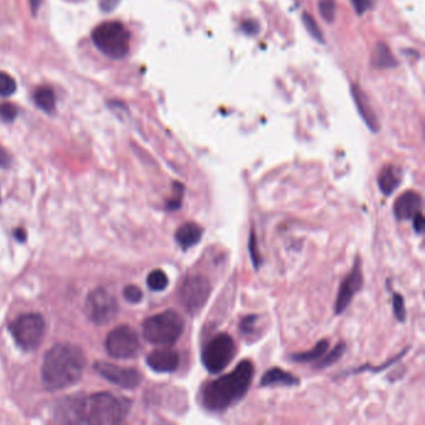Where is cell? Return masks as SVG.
Returning <instances> with one entry per match:
<instances>
[{
	"mask_svg": "<svg viewBox=\"0 0 425 425\" xmlns=\"http://www.w3.org/2000/svg\"><path fill=\"white\" fill-rule=\"evenodd\" d=\"M14 234H15V237H17V240L19 242H24L26 240V232H25L23 228H18Z\"/></svg>",
	"mask_w": 425,
	"mask_h": 425,
	"instance_id": "obj_38",
	"label": "cell"
},
{
	"mask_svg": "<svg viewBox=\"0 0 425 425\" xmlns=\"http://www.w3.org/2000/svg\"><path fill=\"white\" fill-rule=\"evenodd\" d=\"M185 329V320L173 309L151 315L142 324V336L155 345H173Z\"/></svg>",
	"mask_w": 425,
	"mask_h": 425,
	"instance_id": "obj_4",
	"label": "cell"
},
{
	"mask_svg": "<svg viewBox=\"0 0 425 425\" xmlns=\"http://www.w3.org/2000/svg\"><path fill=\"white\" fill-rule=\"evenodd\" d=\"M303 24L306 26V29L309 31L311 37H315L317 42L323 43L324 37L323 33L320 31V25L315 23V19L312 18V15H309V12H304L302 15Z\"/></svg>",
	"mask_w": 425,
	"mask_h": 425,
	"instance_id": "obj_23",
	"label": "cell"
},
{
	"mask_svg": "<svg viewBox=\"0 0 425 425\" xmlns=\"http://www.w3.org/2000/svg\"><path fill=\"white\" fill-rule=\"evenodd\" d=\"M392 302H393V313H394L395 318L399 322H404L407 318V311L404 307V298L399 293H394Z\"/></svg>",
	"mask_w": 425,
	"mask_h": 425,
	"instance_id": "obj_29",
	"label": "cell"
},
{
	"mask_svg": "<svg viewBox=\"0 0 425 425\" xmlns=\"http://www.w3.org/2000/svg\"><path fill=\"white\" fill-rule=\"evenodd\" d=\"M131 401L111 393L71 397L59 403L56 418L68 424L115 425L128 417Z\"/></svg>",
	"mask_w": 425,
	"mask_h": 425,
	"instance_id": "obj_1",
	"label": "cell"
},
{
	"mask_svg": "<svg viewBox=\"0 0 425 425\" xmlns=\"http://www.w3.org/2000/svg\"><path fill=\"white\" fill-rule=\"evenodd\" d=\"M257 320L259 317L256 315H250L245 317L241 322L240 329L241 333L243 334V337H250L251 334L256 333L257 329Z\"/></svg>",
	"mask_w": 425,
	"mask_h": 425,
	"instance_id": "obj_28",
	"label": "cell"
},
{
	"mask_svg": "<svg viewBox=\"0 0 425 425\" xmlns=\"http://www.w3.org/2000/svg\"><path fill=\"white\" fill-rule=\"evenodd\" d=\"M328 347H329V342L327 339H322L317 345L309 349L307 352H302V353H296V354H292L290 359L293 362H298V363H304V362H313L315 359H320V357H323L326 354V352L328 351Z\"/></svg>",
	"mask_w": 425,
	"mask_h": 425,
	"instance_id": "obj_20",
	"label": "cell"
},
{
	"mask_svg": "<svg viewBox=\"0 0 425 425\" xmlns=\"http://www.w3.org/2000/svg\"><path fill=\"white\" fill-rule=\"evenodd\" d=\"M248 248H250V254H251V259H252L253 266L254 268L259 270V266L262 263V257H261V253H259V243H257V237L254 232H251L250 236V242H248Z\"/></svg>",
	"mask_w": 425,
	"mask_h": 425,
	"instance_id": "obj_30",
	"label": "cell"
},
{
	"mask_svg": "<svg viewBox=\"0 0 425 425\" xmlns=\"http://www.w3.org/2000/svg\"><path fill=\"white\" fill-rule=\"evenodd\" d=\"M236 343L227 333H221L211 339L202 351V363L211 374L226 370L236 356Z\"/></svg>",
	"mask_w": 425,
	"mask_h": 425,
	"instance_id": "obj_6",
	"label": "cell"
},
{
	"mask_svg": "<svg viewBox=\"0 0 425 425\" xmlns=\"http://www.w3.org/2000/svg\"><path fill=\"white\" fill-rule=\"evenodd\" d=\"M403 180V171L394 165L383 167L378 175V186L384 196H390L401 185Z\"/></svg>",
	"mask_w": 425,
	"mask_h": 425,
	"instance_id": "obj_17",
	"label": "cell"
},
{
	"mask_svg": "<svg viewBox=\"0 0 425 425\" xmlns=\"http://www.w3.org/2000/svg\"><path fill=\"white\" fill-rule=\"evenodd\" d=\"M423 200L420 193L415 191H407L401 193L394 202V216L397 220H412L413 217L422 214Z\"/></svg>",
	"mask_w": 425,
	"mask_h": 425,
	"instance_id": "obj_14",
	"label": "cell"
},
{
	"mask_svg": "<svg viewBox=\"0 0 425 425\" xmlns=\"http://www.w3.org/2000/svg\"><path fill=\"white\" fill-rule=\"evenodd\" d=\"M87 359L84 352L73 345H56L44 356L42 379L45 388L60 390L80 381Z\"/></svg>",
	"mask_w": 425,
	"mask_h": 425,
	"instance_id": "obj_3",
	"label": "cell"
},
{
	"mask_svg": "<svg viewBox=\"0 0 425 425\" xmlns=\"http://www.w3.org/2000/svg\"><path fill=\"white\" fill-rule=\"evenodd\" d=\"M204 228L195 222H186L175 234V240L182 250H189L196 246L202 238Z\"/></svg>",
	"mask_w": 425,
	"mask_h": 425,
	"instance_id": "obj_15",
	"label": "cell"
},
{
	"mask_svg": "<svg viewBox=\"0 0 425 425\" xmlns=\"http://www.w3.org/2000/svg\"><path fill=\"white\" fill-rule=\"evenodd\" d=\"M184 192L185 187L179 184V182H173V198L167 200L166 209L170 211L179 210L182 205V198H184Z\"/></svg>",
	"mask_w": 425,
	"mask_h": 425,
	"instance_id": "obj_25",
	"label": "cell"
},
{
	"mask_svg": "<svg viewBox=\"0 0 425 425\" xmlns=\"http://www.w3.org/2000/svg\"><path fill=\"white\" fill-rule=\"evenodd\" d=\"M363 287V272L361 259H356L352 271L345 276L339 287L337 300L334 302V313L340 315L343 313L348 306L351 304L352 300Z\"/></svg>",
	"mask_w": 425,
	"mask_h": 425,
	"instance_id": "obj_11",
	"label": "cell"
},
{
	"mask_svg": "<svg viewBox=\"0 0 425 425\" xmlns=\"http://www.w3.org/2000/svg\"><path fill=\"white\" fill-rule=\"evenodd\" d=\"M10 155L6 153V148L0 146V167H8L10 165Z\"/></svg>",
	"mask_w": 425,
	"mask_h": 425,
	"instance_id": "obj_37",
	"label": "cell"
},
{
	"mask_svg": "<svg viewBox=\"0 0 425 425\" xmlns=\"http://www.w3.org/2000/svg\"><path fill=\"white\" fill-rule=\"evenodd\" d=\"M352 6L358 15H363L372 8V0H351Z\"/></svg>",
	"mask_w": 425,
	"mask_h": 425,
	"instance_id": "obj_33",
	"label": "cell"
},
{
	"mask_svg": "<svg viewBox=\"0 0 425 425\" xmlns=\"http://www.w3.org/2000/svg\"><path fill=\"white\" fill-rule=\"evenodd\" d=\"M146 363L157 373H173L179 368V352L164 345V348L155 349L146 358Z\"/></svg>",
	"mask_w": 425,
	"mask_h": 425,
	"instance_id": "obj_13",
	"label": "cell"
},
{
	"mask_svg": "<svg viewBox=\"0 0 425 425\" xmlns=\"http://www.w3.org/2000/svg\"><path fill=\"white\" fill-rule=\"evenodd\" d=\"M95 46L111 59H123L129 54L130 33L119 21H106L93 31Z\"/></svg>",
	"mask_w": 425,
	"mask_h": 425,
	"instance_id": "obj_5",
	"label": "cell"
},
{
	"mask_svg": "<svg viewBox=\"0 0 425 425\" xmlns=\"http://www.w3.org/2000/svg\"><path fill=\"white\" fill-rule=\"evenodd\" d=\"M29 3H31L33 14H37V9H39V6L42 4V0H29Z\"/></svg>",
	"mask_w": 425,
	"mask_h": 425,
	"instance_id": "obj_39",
	"label": "cell"
},
{
	"mask_svg": "<svg viewBox=\"0 0 425 425\" xmlns=\"http://www.w3.org/2000/svg\"><path fill=\"white\" fill-rule=\"evenodd\" d=\"M85 312L95 324H107L116 318L119 304L116 298L105 288H95L89 293L85 302Z\"/></svg>",
	"mask_w": 425,
	"mask_h": 425,
	"instance_id": "obj_9",
	"label": "cell"
},
{
	"mask_svg": "<svg viewBox=\"0 0 425 425\" xmlns=\"http://www.w3.org/2000/svg\"><path fill=\"white\" fill-rule=\"evenodd\" d=\"M413 220V226L414 229H415V232L417 234H420L423 232V229H424V217H423V212L422 214H418V215L415 216L412 218Z\"/></svg>",
	"mask_w": 425,
	"mask_h": 425,
	"instance_id": "obj_36",
	"label": "cell"
},
{
	"mask_svg": "<svg viewBox=\"0 0 425 425\" xmlns=\"http://www.w3.org/2000/svg\"><path fill=\"white\" fill-rule=\"evenodd\" d=\"M345 351V343H339L338 345H336L333 348L332 351L329 352L327 354L326 357L323 358L318 363V368H326V367H331L332 364L338 362L339 359L343 356V353Z\"/></svg>",
	"mask_w": 425,
	"mask_h": 425,
	"instance_id": "obj_24",
	"label": "cell"
},
{
	"mask_svg": "<svg viewBox=\"0 0 425 425\" xmlns=\"http://www.w3.org/2000/svg\"><path fill=\"white\" fill-rule=\"evenodd\" d=\"M17 90V83L12 76L4 71H0V96L8 98Z\"/></svg>",
	"mask_w": 425,
	"mask_h": 425,
	"instance_id": "obj_26",
	"label": "cell"
},
{
	"mask_svg": "<svg viewBox=\"0 0 425 425\" xmlns=\"http://www.w3.org/2000/svg\"><path fill=\"white\" fill-rule=\"evenodd\" d=\"M34 101H35V104L39 109H42L48 114L55 110V94H54V90L51 87H37L35 93H34Z\"/></svg>",
	"mask_w": 425,
	"mask_h": 425,
	"instance_id": "obj_19",
	"label": "cell"
},
{
	"mask_svg": "<svg viewBox=\"0 0 425 425\" xmlns=\"http://www.w3.org/2000/svg\"><path fill=\"white\" fill-rule=\"evenodd\" d=\"M254 367L251 361H242L231 373L205 383L200 399L207 410L223 412L247 394L252 383Z\"/></svg>",
	"mask_w": 425,
	"mask_h": 425,
	"instance_id": "obj_2",
	"label": "cell"
},
{
	"mask_svg": "<svg viewBox=\"0 0 425 425\" xmlns=\"http://www.w3.org/2000/svg\"><path fill=\"white\" fill-rule=\"evenodd\" d=\"M106 351L117 359L135 358L141 351V343L137 333L129 326H120L112 329L105 342Z\"/></svg>",
	"mask_w": 425,
	"mask_h": 425,
	"instance_id": "obj_10",
	"label": "cell"
},
{
	"mask_svg": "<svg viewBox=\"0 0 425 425\" xmlns=\"http://www.w3.org/2000/svg\"><path fill=\"white\" fill-rule=\"evenodd\" d=\"M242 31H245L248 35H254L259 31V23L254 20H245L242 23Z\"/></svg>",
	"mask_w": 425,
	"mask_h": 425,
	"instance_id": "obj_34",
	"label": "cell"
},
{
	"mask_svg": "<svg viewBox=\"0 0 425 425\" xmlns=\"http://www.w3.org/2000/svg\"><path fill=\"white\" fill-rule=\"evenodd\" d=\"M9 329L19 347L24 351H34L43 340L45 320L43 315L28 313L12 320Z\"/></svg>",
	"mask_w": 425,
	"mask_h": 425,
	"instance_id": "obj_7",
	"label": "cell"
},
{
	"mask_svg": "<svg viewBox=\"0 0 425 425\" xmlns=\"http://www.w3.org/2000/svg\"><path fill=\"white\" fill-rule=\"evenodd\" d=\"M120 0H100V9L104 12H111L116 9Z\"/></svg>",
	"mask_w": 425,
	"mask_h": 425,
	"instance_id": "obj_35",
	"label": "cell"
},
{
	"mask_svg": "<svg viewBox=\"0 0 425 425\" xmlns=\"http://www.w3.org/2000/svg\"><path fill=\"white\" fill-rule=\"evenodd\" d=\"M298 384H300V379L297 376L281 368H272V370H267L261 378V387H275V385L276 387L278 385L293 387Z\"/></svg>",
	"mask_w": 425,
	"mask_h": 425,
	"instance_id": "obj_18",
	"label": "cell"
},
{
	"mask_svg": "<svg viewBox=\"0 0 425 425\" xmlns=\"http://www.w3.org/2000/svg\"><path fill=\"white\" fill-rule=\"evenodd\" d=\"M352 96H353L354 104L357 106L358 111H359V115L363 119L364 123H367V126H368L373 132H376L378 129H379L378 119H376L374 112L372 110L367 96L362 93L361 87L356 85V84L352 85Z\"/></svg>",
	"mask_w": 425,
	"mask_h": 425,
	"instance_id": "obj_16",
	"label": "cell"
},
{
	"mask_svg": "<svg viewBox=\"0 0 425 425\" xmlns=\"http://www.w3.org/2000/svg\"><path fill=\"white\" fill-rule=\"evenodd\" d=\"M18 115V109H17V106L12 105L10 103H3V104H0V117L6 121V123H9V121H12L15 117Z\"/></svg>",
	"mask_w": 425,
	"mask_h": 425,
	"instance_id": "obj_32",
	"label": "cell"
},
{
	"mask_svg": "<svg viewBox=\"0 0 425 425\" xmlns=\"http://www.w3.org/2000/svg\"><path fill=\"white\" fill-rule=\"evenodd\" d=\"M69 1H80V0H69Z\"/></svg>",
	"mask_w": 425,
	"mask_h": 425,
	"instance_id": "obj_40",
	"label": "cell"
},
{
	"mask_svg": "<svg viewBox=\"0 0 425 425\" xmlns=\"http://www.w3.org/2000/svg\"><path fill=\"white\" fill-rule=\"evenodd\" d=\"M374 64L376 68L388 69L397 67V59H395L392 51L388 48L387 44L378 43L374 48Z\"/></svg>",
	"mask_w": 425,
	"mask_h": 425,
	"instance_id": "obj_21",
	"label": "cell"
},
{
	"mask_svg": "<svg viewBox=\"0 0 425 425\" xmlns=\"http://www.w3.org/2000/svg\"><path fill=\"white\" fill-rule=\"evenodd\" d=\"M148 286L150 290H155V292L166 290L168 286V278H167L166 273L162 270H154L150 272L148 276Z\"/></svg>",
	"mask_w": 425,
	"mask_h": 425,
	"instance_id": "obj_22",
	"label": "cell"
},
{
	"mask_svg": "<svg viewBox=\"0 0 425 425\" xmlns=\"http://www.w3.org/2000/svg\"><path fill=\"white\" fill-rule=\"evenodd\" d=\"M211 290L209 278L202 275H191L184 279L180 287V301L189 313L198 315L209 301Z\"/></svg>",
	"mask_w": 425,
	"mask_h": 425,
	"instance_id": "obj_8",
	"label": "cell"
},
{
	"mask_svg": "<svg viewBox=\"0 0 425 425\" xmlns=\"http://www.w3.org/2000/svg\"><path fill=\"white\" fill-rule=\"evenodd\" d=\"M320 14L327 23H333L336 18V1L334 0H320L318 4Z\"/></svg>",
	"mask_w": 425,
	"mask_h": 425,
	"instance_id": "obj_27",
	"label": "cell"
},
{
	"mask_svg": "<svg viewBox=\"0 0 425 425\" xmlns=\"http://www.w3.org/2000/svg\"><path fill=\"white\" fill-rule=\"evenodd\" d=\"M94 370L106 381L123 388L134 389L141 383V373L135 368H123L107 362H96Z\"/></svg>",
	"mask_w": 425,
	"mask_h": 425,
	"instance_id": "obj_12",
	"label": "cell"
},
{
	"mask_svg": "<svg viewBox=\"0 0 425 425\" xmlns=\"http://www.w3.org/2000/svg\"><path fill=\"white\" fill-rule=\"evenodd\" d=\"M123 298L128 301L129 303H132V304H136V303L141 302L142 297V290L135 286V284H129V286H126L123 290Z\"/></svg>",
	"mask_w": 425,
	"mask_h": 425,
	"instance_id": "obj_31",
	"label": "cell"
}]
</instances>
